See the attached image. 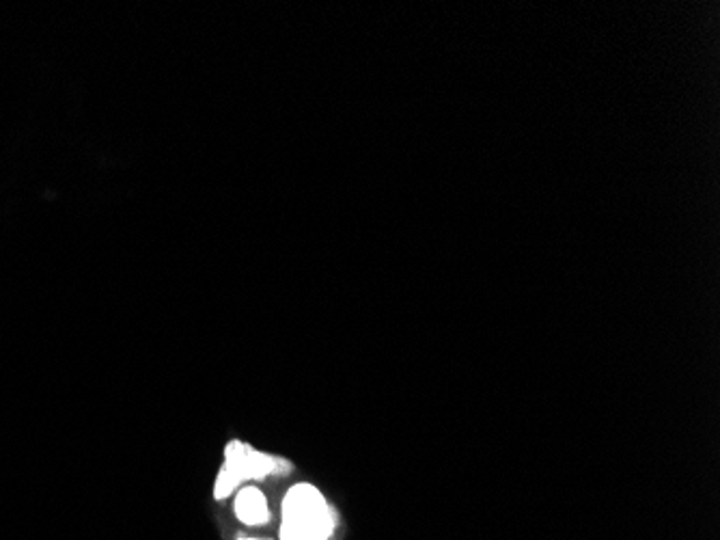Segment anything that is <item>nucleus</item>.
Masks as SVG:
<instances>
[{"label": "nucleus", "mask_w": 720, "mask_h": 540, "mask_svg": "<svg viewBox=\"0 0 720 540\" xmlns=\"http://www.w3.org/2000/svg\"><path fill=\"white\" fill-rule=\"evenodd\" d=\"M332 514L320 490L311 484H298L283 504L281 540H328Z\"/></svg>", "instance_id": "1"}, {"label": "nucleus", "mask_w": 720, "mask_h": 540, "mask_svg": "<svg viewBox=\"0 0 720 540\" xmlns=\"http://www.w3.org/2000/svg\"><path fill=\"white\" fill-rule=\"evenodd\" d=\"M237 484H240V478H237L233 472H229L227 467H222V472L216 480V490H213V495H216V499L227 497V495H229L231 490L237 487Z\"/></svg>", "instance_id": "3"}, {"label": "nucleus", "mask_w": 720, "mask_h": 540, "mask_svg": "<svg viewBox=\"0 0 720 540\" xmlns=\"http://www.w3.org/2000/svg\"><path fill=\"white\" fill-rule=\"evenodd\" d=\"M240 540H255V538H240Z\"/></svg>", "instance_id": "4"}, {"label": "nucleus", "mask_w": 720, "mask_h": 540, "mask_svg": "<svg viewBox=\"0 0 720 540\" xmlns=\"http://www.w3.org/2000/svg\"><path fill=\"white\" fill-rule=\"evenodd\" d=\"M236 513L246 525H261L270 519L266 497L257 489H242L236 499Z\"/></svg>", "instance_id": "2"}]
</instances>
